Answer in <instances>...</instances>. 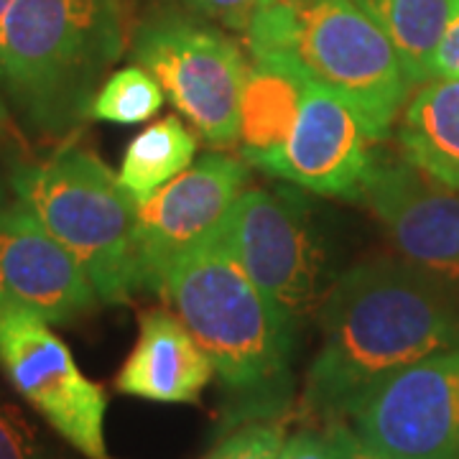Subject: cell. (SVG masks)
<instances>
[{"mask_svg":"<svg viewBox=\"0 0 459 459\" xmlns=\"http://www.w3.org/2000/svg\"><path fill=\"white\" fill-rule=\"evenodd\" d=\"M322 329L304 403L337 419L377 380L459 347V304L442 281L411 263L377 258L352 265L329 289Z\"/></svg>","mask_w":459,"mask_h":459,"instance_id":"obj_1","label":"cell"},{"mask_svg":"<svg viewBox=\"0 0 459 459\" xmlns=\"http://www.w3.org/2000/svg\"><path fill=\"white\" fill-rule=\"evenodd\" d=\"M126 44L117 0H13L0 21V90L33 131H77Z\"/></svg>","mask_w":459,"mask_h":459,"instance_id":"obj_2","label":"cell"},{"mask_svg":"<svg viewBox=\"0 0 459 459\" xmlns=\"http://www.w3.org/2000/svg\"><path fill=\"white\" fill-rule=\"evenodd\" d=\"M246 39L250 56H283L344 100L370 141L391 133L411 84L391 39L358 0H265Z\"/></svg>","mask_w":459,"mask_h":459,"instance_id":"obj_3","label":"cell"},{"mask_svg":"<svg viewBox=\"0 0 459 459\" xmlns=\"http://www.w3.org/2000/svg\"><path fill=\"white\" fill-rule=\"evenodd\" d=\"M164 294L228 388L255 401L279 395L294 325L235 261L222 230L169 268Z\"/></svg>","mask_w":459,"mask_h":459,"instance_id":"obj_4","label":"cell"},{"mask_svg":"<svg viewBox=\"0 0 459 459\" xmlns=\"http://www.w3.org/2000/svg\"><path fill=\"white\" fill-rule=\"evenodd\" d=\"M18 202L74 255L100 301L123 304L138 289L135 199L105 161L77 146L18 166Z\"/></svg>","mask_w":459,"mask_h":459,"instance_id":"obj_5","label":"cell"},{"mask_svg":"<svg viewBox=\"0 0 459 459\" xmlns=\"http://www.w3.org/2000/svg\"><path fill=\"white\" fill-rule=\"evenodd\" d=\"M133 65L161 84L171 105L212 146L238 141L247 62L225 33L186 18L151 21L135 36Z\"/></svg>","mask_w":459,"mask_h":459,"instance_id":"obj_6","label":"cell"},{"mask_svg":"<svg viewBox=\"0 0 459 459\" xmlns=\"http://www.w3.org/2000/svg\"><path fill=\"white\" fill-rule=\"evenodd\" d=\"M0 368L11 385L87 459H108L102 385L82 376L49 322L0 296Z\"/></svg>","mask_w":459,"mask_h":459,"instance_id":"obj_7","label":"cell"},{"mask_svg":"<svg viewBox=\"0 0 459 459\" xmlns=\"http://www.w3.org/2000/svg\"><path fill=\"white\" fill-rule=\"evenodd\" d=\"M225 243L253 283L296 325L322 304V250L307 204L289 192L246 189L225 220Z\"/></svg>","mask_w":459,"mask_h":459,"instance_id":"obj_8","label":"cell"},{"mask_svg":"<svg viewBox=\"0 0 459 459\" xmlns=\"http://www.w3.org/2000/svg\"><path fill=\"white\" fill-rule=\"evenodd\" d=\"M347 416L383 457L459 459V347L377 380Z\"/></svg>","mask_w":459,"mask_h":459,"instance_id":"obj_9","label":"cell"},{"mask_svg":"<svg viewBox=\"0 0 459 459\" xmlns=\"http://www.w3.org/2000/svg\"><path fill=\"white\" fill-rule=\"evenodd\" d=\"M246 184L243 161L225 153H207L159 192L135 202L138 286L164 291L169 268L225 228Z\"/></svg>","mask_w":459,"mask_h":459,"instance_id":"obj_10","label":"cell"},{"mask_svg":"<svg viewBox=\"0 0 459 459\" xmlns=\"http://www.w3.org/2000/svg\"><path fill=\"white\" fill-rule=\"evenodd\" d=\"M360 195L403 261L444 286H459V189L409 159H373Z\"/></svg>","mask_w":459,"mask_h":459,"instance_id":"obj_11","label":"cell"},{"mask_svg":"<svg viewBox=\"0 0 459 459\" xmlns=\"http://www.w3.org/2000/svg\"><path fill=\"white\" fill-rule=\"evenodd\" d=\"M368 141L358 113L334 92L309 82L294 131L258 169L316 195L358 197L373 164Z\"/></svg>","mask_w":459,"mask_h":459,"instance_id":"obj_12","label":"cell"},{"mask_svg":"<svg viewBox=\"0 0 459 459\" xmlns=\"http://www.w3.org/2000/svg\"><path fill=\"white\" fill-rule=\"evenodd\" d=\"M0 296L49 325H65L98 304L84 268L21 202L0 207Z\"/></svg>","mask_w":459,"mask_h":459,"instance_id":"obj_13","label":"cell"},{"mask_svg":"<svg viewBox=\"0 0 459 459\" xmlns=\"http://www.w3.org/2000/svg\"><path fill=\"white\" fill-rule=\"evenodd\" d=\"M212 376V360L179 316L156 309L141 316L138 340L115 388L156 403H197Z\"/></svg>","mask_w":459,"mask_h":459,"instance_id":"obj_14","label":"cell"},{"mask_svg":"<svg viewBox=\"0 0 459 459\" xmlns=\"http://www.w3.org/2000/svg\"><path fill=\"white\" fill-rule=\"evenodd\" d=\"M309 80L283 56H250L240 100V143L247 164L261 166L291 135Z\"/></svg>","mask_w":459,"mask_h":459,"instance_id":"obj_15","label":"cell"},{"mask_svg":"<svg viewBox=\"0 0 459 459\" xmlns=\"http://www.w3.org/2000/svg\"><path fill=\"white\" fill-rule=\"evenodd\" d=\"M398 143L429 177L459 189V82L429 80L409 100Z\"/></svg>","mask_w":459,"mask_h":459,"instance_id":"obj_16","label":"cell"},{"mask_svg":"<svg viewBox=\"0 0 459 459\" xmlns=\"http://www.w3.org/2000/svg\"><path fill=\"white\" fill-rule=\"evenodd\" d=\"M391 39L409 84L431 80L434 51L459 0H358Z\"/></svg>","mask_w":459,"mask_h":459,"instance_id":"obj_17","label":"cell"},{"mask_svg":"<svg viewBox=\"0 0 459 459\" xmlns=\"http://www.w3.org/2000/svg\"><path fill=\"white\" fill-rule=\"evenodd\" d=\"M195 153L197 135L179 117L169 115L133 138L117 179L135 202H141L189 169Z\"/></svg>","mask_w":459,"mask_h":459,"instance_id":"obj_18","label":"cell"},{"mask_svg":"<svg viewBox=\"0 0 459 459\" xmlns=\"http://www.w3.org/2000/svg\"><path fill=\"white\" fill-rule=\"evenodd\" d=\"M164 90L146 69L126 66L110 74L90 105V117L117 123V126H138L161 110Z\"/></svg>","mask_w":459,"mask_h":459,"instance_id":"obj_19","label":"cell"},{"mask_svg":"<svg viewBox=\"0 0 459 459\" xmlns=\"http://www.w3.org/2000/svg\"><path fill=\"white\" fill-rule=\"evenodd\" d=\"M281 444V424H247L217 444L207 459H276Z\"/></svg>","mask_w":459,"mask_h":459,"instance_id":"obj_20","label":"cell"},{"mask_svg":"<svg viewBox=\"0 0 459 459\" xmlns=\"http://www.w3.org/2000/svg\"><path fill=\"white\" fill-rule=\"evenodd\" d=\"M0 459H62L54 457L26 416L0 398Z\"/></svg>","mask_w":459,"mask_h":459,"instance_id":"obj_21","label":"cell"},{"mask_svg":"<svg viewBox=\"0 0 459 459\" xmlns=\"http://www.w3.org/2000/svg\"><path fill=\"white\" fill-rule=\"evenodd\" d=\"M204 16H210L217 23L235 29V31H247L253 16L258 13L265 0H186Z\"/></svg>","mask_w":459,"mask_h":459,"instance_id":"obj_22","label":"cell"},{"mask_svg":"<svg viewBox=\"0 0 459 459\" xmlns=\"http://www.w3.org/2000/svg\"><path fill=\"white\" fill-rule=\"evenodd\" d=\"M431 80H457L459 82V11L446 23L434 51Z\"/></svg>","mask_w":459,"mask_h":459,"instance_id":"obj_23","label":"cell"},{"mask_svg":"<svg viewBox=\"0 0 459 459\" xmlns=\"http://www.w3.org/2000/svg\"><path fill=\"white\" fill-rule=\"evenodd\" d=\"M276 459H332V446H329L327 434L316 431H296L289 439H283Z\"/></svg>","mask_w":459,"mask_h":459,"instance_id":"obj_24","label":"cell"},{"mask_svg":"<svg viewBox=\"0 0 459 459\" xmlns=\"http://www.w3.org/2000/svg\"><path fill=\"white\" fill-rule=\"evenodd\" d=\"M329 446H332V459H388L377 455L376 449H370L355 434L352 427H344L340 421H334L327 431Z\"/></svg>","mask_w":459,"mask_h":459,"instance_id":"obj_25","label":"cell"},{"mask_svg":"<svg viewBox=\"0 0 459 459\" xmlns=\"http://www.w3.org/2000/svg\"><path fill=\"white\" fill-rule=\"evenodd\" d=\"M13 135H16V131H13V120H11V113H8L5 100L0 95V143L11 141Z\"/></svg>","mask_w":459,"mask_h":459,"instance_id":"obj_26","label":"cell"},{"mask_svg":"<svg viewBox=\"0 0 459 459\" xmlns=\"http://www.w3.org/2000/svg\"><path fill=\"white\" fill-rule=\"evenodd\" d=\"M11 3H13V0H0V21L5 16V11L11 8Z\"/></svg>","mask_w":459,"mask_h":459,"instance_id":"obj_27","label":"cell"}]
</instances>
